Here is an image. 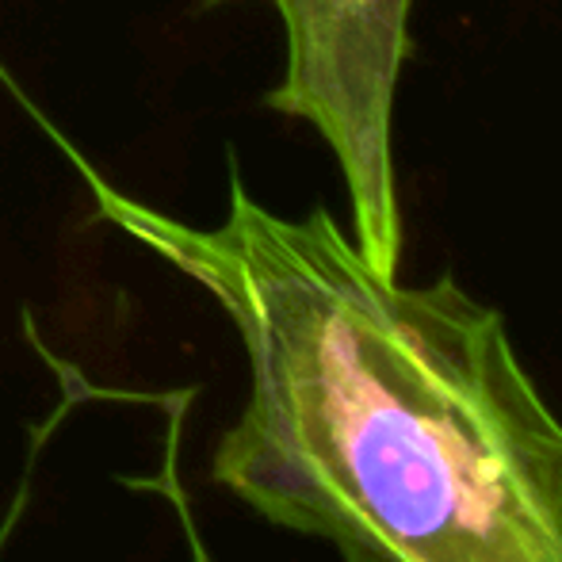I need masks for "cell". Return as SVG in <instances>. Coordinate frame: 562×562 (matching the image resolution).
<instances>
[{"label":"cell","mask_w":562,"mask_h":562,"mask_svg":"<svg viewBox=\"0 0 562 562\" xmlns=\"http://www.w3.org/2000/svg\"><path fill=\"white\" fill-rule=\"evenodd\" d=\"M100 218L195 280L249 356L211 479L345 562H562V417L494 306L451 276L402 288L326 207H260L229 157L200 229L126 200L66 142Z\"/></svg>","instance_id":"obj_1"},{"label":"cell","mask_w":562,"mask_h":562,"mask_svg":"<svg viewBox=\"0 0 562 562\" xmlns=\"http://www.w3.org/2000/svg\"><path fill=\"white\" fill-rule=\"evenodd\" d=\"M229 4V0H207ZM288 31V69L265 97L306 119L334 149L352 207V241L371 268L398 276L402 207L394 180V92L409 50L414 0H268Z\"/></svg>","instance_id":"obj_2"}]
</instances>
